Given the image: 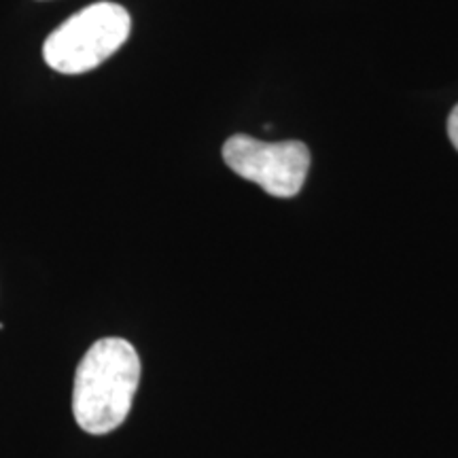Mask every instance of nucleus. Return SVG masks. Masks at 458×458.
<instances>
[{
  "label": "nucleus",
  "mask_w": 458,
  "mask_h": 458,
  "mask_svg": "<svg viewBox=\"0 0 458 458\" xmlns=\"http://www.w3.org/2000/svg\"><path fill=\"white\" fill-rule=\"evenodd\" d=\"M130 30L131 17L122 4H89L49 34L43 45V57L55 72H89L122 49Z\"/></svg>",
  "instance_id": "nucleus-2"
},
{
  "label": "nucleus",
  "mask_w": 458,
  "mask_h": 458,
  "mask_svg": "<svg viewBox=\"0 0 458 458\" xmlns=\"http://www.w3.org/2000/svg\"><path fill=\"white\" fill-rule=\"evenodd\" d=\"M140 382V359L123 337H105L83 354L74 374L72 414L91 435L123 425Z\"/></svg>",
  "instance_id": "nucleus-1"
},
{
  "label": "nucleus",
  "mask_w": 458,
  "mask_h": 458,
  "mask_svg": "<svg viewBox=\"0 0 458 458\" xmlns=\"http://www.w3.org/2000/svg\"><path fill=\"white\" fill-rule=\"evenodd\" d=\"M223 159L242 179L274 198H293L306 182L310 151L303 142H263L236 134L223 145Z\"/></svg>",
  "instance_id": "nucleus-3"
},
{
  "label": "nucleus",
  "mask_w": 458,
  "mask_h": 458,
  "mask_svg": "<svg viewBox=\"0 0 458 458\" xmlns=\"http://www.w3.org/2000/svg\"><path fill=\"white\" fill-rule=\"evenodd\" d=\"M448 136H450L452 145H454V148L458 151V106L452 108V113L448 117Z\"/></svg>",
  "instance_id": "nucleus-4"
}]
</instances>
